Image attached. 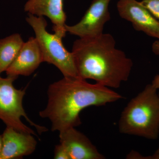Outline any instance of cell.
I'll return each mask as SVG.
<instances>
[{"instance_id":"obj_1","label":"cell","mask_w":159,"mask_h":159,"mask_svg":"<svg viewBox=\"0 0 159 159\" xmlns=\"http://www.w3.org/2000/svg\"><path fill=\"white\" fill-rule=\"evenodd\" d=\"M48 95V104L39 116L50 120L52 131L59 132L80 125V114L84 109L102 106L123 98L109 88L97 83H89L79 77H64L51 84Z\"/></svg>"},{"instance_id":"obj_2","label":"cell","mask_w":159,"mask_h":159,"mask_svg":"<svg viewBox=\"0 0 159 159\" xmlns=\"http://www.w3.org/2000/svg\"><path fill=\"white\" fill-rule=\"evenodd\" d=\"M116 44L108 33L76 40L72 53L78 77L93 80L109 88H119L128 80L133 63Z\"/></svg>"},{"instance_id":"obj_3","label":"cell","mask_w":159,"mask_h":159,"mask_svg":"<svg viewBox=\"0 0 159 159\" xmlns=\"http://www.w3.org/2000/svg\"><path fill=\"white\" fill-rule=\"evenodd\" d=\"M121 133L156 140L159 134V95L152 84L131 99L119 121Z\"/></svg>"},{"instance_id":"obj_4","label":"cell","mask_w":159,"mask_h":159,"mask_svg":"<svg viewBox=\"0 0 159 159\" xmlns=\"http://www.w3.org/2000/svg\"><path fill=\"white\" fill-rule=\"evenodd\" d=\"M26 20L35 34L42 53L44 62L51 64L61 71L64 77H78L74 56L63 44L62 39L47 31L48 23L43 16L29 14Z\"/></svg>"},{"instance_id":"obj_5","label":"cell","mask_w":159,"mask_h":159,"mask_svg":"<svg viewBox=\"0 0 159 159\" xmlns=\"http://www.w3.org/2000/svg\"><path fill=\"white\" fill-rule=\"evenodd\" d=\"M17 77L7 76L3 78L0 75V119L6 126L36 136L34 131L21 120L22 117H24L39 133L45 132L48 128L32 122L26 113L23 106L26 89H17L13 85V82Z\"/></svg>"},{"instance_id":"obj_6","label":"cell","mask_w":159,"mask_h":159,"mask_svg":"<svg viewBox=\"0 0 159 159\" xmlns=\"http://www.w3.org/2000/svg\"><path fill=\"white\" fill-rule=\"evenodd\" d=\"M111 0H93L79 22L74 25H66V32L79 38L99 36L103 33L104 25L111 19L109 5Z\"/></svg>"},{"instance_id":"obj_7","label":"cell","mask_w":159,"mask_h":159,"mask_svg":"<svg viewBox=\"0 0 159 159\" xmlns=\"http://www.w3.org/2000/svg\"><path fill=\"white\" fill-rule=\"evenodd\" d=\"M117 8L120 17L132 24L134 29L159 40V22L137 0H119Z\"/></svg>"},{"instance_id":"obj_8","label":"cell","mask_w":159,"mask_h":159,"mask_svg":"<svg viewBox=\"0 0 159 159\" xmlns=\"http://www.w3.org/2000/svg\"><path fill=\"white\" fill-rule=\"evenodd\" d=\"M63 0H28L24 10L37 16H47L53 24L54 34L62 39L66 31V15L64 10Z\"/></svg>"},{"instance_id":"obj_9","label":"cell","mask_w":159,"mask_h":159,"mask_svg":"<svg viewBox=\"0 0 159 159\" xmlns=\"http://www.w3.org/2000/svg\"><path fill=\"white\" fill-rule=\"evenodd\" d=\"M44 62L41 50L35 37H31L24 44L16 58L6 71L8 76H29Z\"/></svg>"},{"instance_id":"obj_10","label":"cell","mask_w":159,"mask_h":159,"mask_svg":"<svg viewBox=\"0 0 159 159\" xmlns=\"http://www.w3.org/2000/svg\"><path fill=\"white\" fill-rule=\"evenodd\" d=\"M60 143L68 152L70 159H103L105 157L84 134L71 127L59 132Z\"/></svg>"},{"instance_id":"obj_11","label":"cell","mask_w":159,"mask_h":159,"mask_svg":"<svg viewBox=\"0 0 159 159\" xmlns=\"http://www.w3.org/2000/svg\"><path fill=\"white\" fill-rule=\"evenodd\" d=\"M2 149L0 159L21 158L35 151L37 141L31 134L21 132L6 126L2 134Z\"/></svg>"},{"instance_id":"obj_12","label":"cell","mask_w":159,"mask_h":159,"mask_svg":"<svg viewBox=\"0 0 159 159\" xmlns=\"http://www.w3.org/2000/svg\"><path fill=\"white\" fill-rule=\"evenodd\" d=\"M24 43L19 33L0 39V75L6 72L14 61Z\"/></svg>"},{"instance_id":"obj_13","label":"cell","mask_w":159,"mask_h":159,"mask_svg":"<svg viewBox=\"0 0 159 159\" xmlns=\"http://www.w3.org/2000/svg\"><path fill=\"white\" fill-rule=\"evenodd\" d=\"M140 2L159 22V0H142Z\"/></svg>"},{"instance_id":"obj_14","label":"cell","mask_w":159,"mask_h":159,"mask_svg":"<svg viewBox=\"0 0 159 159\" xmlns=\"http://www.w3.org/2000/svg\"><path fill=\"white\" fill-rule=\"evenodd\" d=\"M54 154L55 159H70L67 150L61 143L55 146Z\"/></svg>"},{"instance_id":"obj_15","label":"cell","mask_w":159,"mask_h":159,"mask_svg":"<svg viewBox=\"0 0 159 159\" xmlns=\"http://www.w3.org/2000/svg\"><path fill=\"white\" fill-rule=\"evenodd\" d=\"M152 51L155 54L159 55V40H157L152 44ZM152 84L157 90L159 95V75L155 76Z\"/></svg>"},{"instance_id":"obj_16","label":"cell","mask_w":159,"mask_h":159,"mask_svg":"<svg viewBox=\"0 0 159 159\" xmlns=\"http://www.w3.org/2000/svg\"><path fill=\"white\" fill-rule=\"evenodd\" d=\"M145 159H159V153H155L152 156L145 157Z\"/></svg>"},{"instance_id":"obj_17","label":"cell","mask_w":159,"mask_h":159,"mask_svg":"<svg viewBox=\"0 0 159 159\" xmlns=\"http://www.w3.org/2000/svg\"><path fill=\"white\" fill-rule=\"evenodd\" d=\"M2 135H0V156L2 153Z\"/></svg>"},{"instance_id":"obj_18","label":"cell","mask_w":159,"mask_h":159,"mask_svg":"<svg viewBox=\"0 0 159 159\" xmlns=\"http://www.w3.org/2000/svg\"><path fill=\"white\" fill-rule=\"evenodd\" d=\"M155 153H159V148H158L157 150L156 151V152Z\"/></svg>"}]
</instances>
